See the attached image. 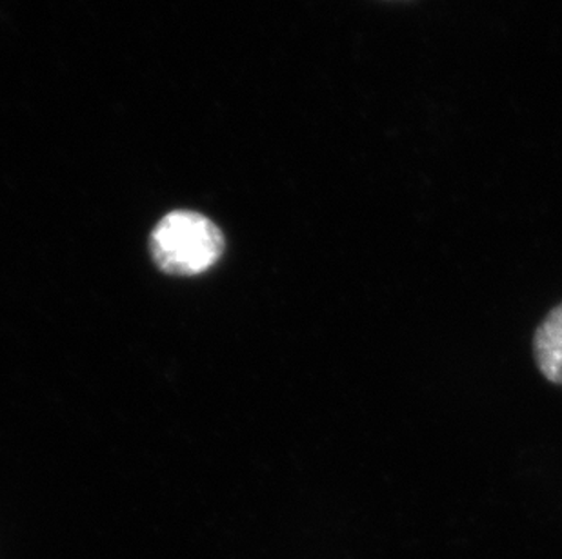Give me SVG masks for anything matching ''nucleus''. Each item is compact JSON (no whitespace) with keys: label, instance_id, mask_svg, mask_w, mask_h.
<instances>
[{"label":"nucleus","instance_id":"nucleus-2","mask_svg":"<svg viewBox=\"0 0 562 559\" xmlns=\"http://www.w3.org/2000/svg\"><path fill=\"white\" fill-rule=\"evenodd\" d=\"M533 356L541 375L555 386H562V304L553 307L537 328Z\"/></svg>","mask_w":562,"mask_h":559},{"label":"nucleus","instance_id":"nucleus-1","mask_svg":"<svg viewBox=\"0 0 562 559\" xmlns=\"http://www.w3.org/2000/svg\"><path fill=\"white\" fill-rule=\"evenodd\" d=\"M149 251L160 271L195 276L217 264L224 253L221 229L195 212H173L155 226Z\"/></svg>","mask_w":562,"mask_h":559}]
</instances>
